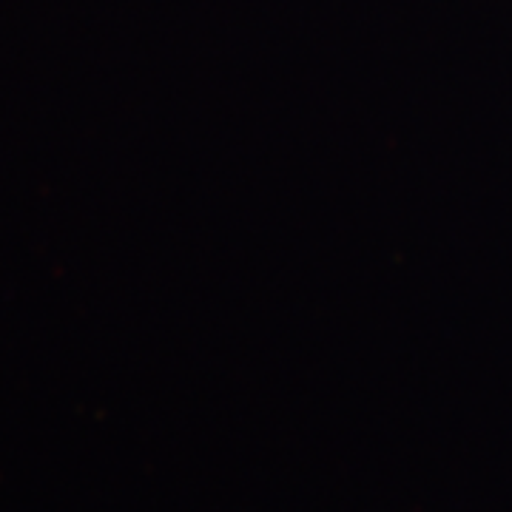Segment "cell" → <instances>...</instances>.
Masks as SVG:
<instances>
[]
</instances>
